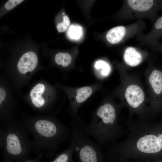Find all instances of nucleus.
<instances>
[{
    "instance_id": "f257e3e1",
    "label": "nucleus",
    "mask_w": 162,
    "mask_h": 162,
    "mask_svg": "<svg viewBox=\"0 0 162 162\" xmlns=\"http://www.w3.org/2000/svg\"><path fill=\"white\" fill-rule=\"evenodd\" d=\"M22 124L34 137V154L42 153L47 158L53 157L71 134L68 127L52 118H28Z\"/></svg>"
},
{
    "instance_id": "f03ea898",
    "label": "nucleus",
    "mask_w": 162,
    "mask_h": 162,
    "mask_svg": "<svg viewBox=\"0 0 162 162\" xmlns=\"http://www.w3.org/2000/svg\"><path fill=\"white\" fill-rule=\"evenodd\" d=\"M22 124L12 120L5 123L0 129V146L4 162H23L30 159L34 149L33 141Z\"/></svg>"
},
{
    "instance_id": "7ed1b4c3",
    "label": "nucleus",
    "mask_w": 162,
    "mask_h": 162,
    "mask_svg": "<svg viewBox=\"0 0 162 162\" xmlns=\"http://www.w3.org/2000/svg\"><path fill=\"white\" fill-rule=\"evenodd\" d=\"M83 128L88 136L97 140L100 147L115 141L119 136L121 130L116 120L115 108L109 103L100 106L91 123L87 125L84 124Z\"/></svg>"
},
{
    "instance_id": "20e7f679",
    "label": "nucleus",
    "mask_w": 162,
    "mask_h": 162,
    "mask_svg": "<svg viewBox=\"0 0 162 162\" xmlns=\"http://www.w3.org/2000/svg\"><path fill=\"white\" fill-rule=\"evenodd\" d=\"M83 124L79 119L73 120L71 124V139L78 162H103L104 156L100 147L88 138Z\"/></svg>"
},
{
    "instance_id": "39448f33",
    "label": "nucleus",
    "mask_w": 162,
    "mask_h": 162,
    "mask_svg": "<svg viewBox=\"0 0 162 162\" xmlns=\"http://www.w3.org/2000/svg\"><path fill=\"white\" fill-rule=\"evenodd\" d=\"M125 95L127 103L133 108L139 106L145 99L143 90L140 86L136 85L128 86L126 89Z\"/></svg>"
},
{
    "instance_id": "423d86ee",
    "label": "nucleus",
    "mask_w": 162,
    "mask_h": 162,
    "mask_svg": "<svg viewBox=\"0 0 162 162\" xmlns=\"http://www.w3.org/2000/svg\"><path fill=\"white\" fill-rule=\"evenodd\" d=\"M38 58L34 52L29 51L23 54L19 60L17 68L19 72L25 74L33 71L37 65Z\"/></svg>"
},
{
    "instance_id": "0eeeda50",
    "label": "nucleus",
    "mask_w": 162,
    "mask_h": 162,
    "mask_svg": "<svg viewBox=\"0 0 162 162\" xmlns=\"http://www.w3.org/2000/svg\"><path fill=\"white\" fill-rule=\"evenodd\" d=\"M45 89L44 85L39 83L34 86L30 92V96L32 104L37 109H43L46 106L45 100L42 96Z\"/></svg>"
},
{
    "instance_id": "6e6552de",
    "label": "nucleus",
    "mask_w": 162,
    "mask_h": 162,
    "mask_svg": "<svg viewBox=\"0 0 162 162\" xmlns=\"http://www.w3.org/2000/svg\"><path fill=\"white\" fill-rule=\"evenodd\" d=\"M124 59L125 62L131 66H135L141 62L142 56L141 54L135 49L129 47L125 50Z\"/></svg>"
},
{
    "instance_id": "1a4fd4ad",
    "label": "nucleus",
    "mask_w": 162,
    "mask_h": 162,
    "mask_svg": "<svg viewBox=\"0 0 162 162\" xmlns=\"http://www.w3.org/2000/svg\"><path fill=\"white\" fill-rule=\"evenodd\" d=\"M126 32L125 28L123 26L114 27L110 29L106 34V40L111 44L117 43L123 39Z\"/></svg>"
},
{
    "instance_id": "9d476101",
    "label": "nucleus",
    "mask_w": 162,
    "mask_h": 162,
    "mask_svg": "<svg viewBox=\"0 0 162 162\" xmlns=\"http://www.w3.org/2000/svg\"><path fill=\"white\" fill-rule=\"evenodd\" d=\"M149 80L154 92L157 94H160L162 92V72L157 70H153Z\"/></svg>"
},
{
    "instance_id": "9b49d317",
    "label": "nucleus",
    "mask_w": 162,
    "mask_h": 162,
    "mask_svg": "<svg viewBox=\"0 0 162 162\" xmlns=\"http://www.w3.org/2000/svg\"><path fill=\"white\" fill-rule=\"evenodd\" d=\"M128 3L134 10L139 11H144L150 9L154 4V1L152 0H128Z\"/></svg>"
},
{
    "instance_id": "f8f14e48",
    "label": "nucleus",
    "mask_w": 162,
    "mask_h": 162,
    "mask_svg": "<svg viewBox=\"0 0 162 162\" xmlns=\"http://www.w3.org/2000/svg\"><path fill=\"white\" fill-rule=\"evenodd\" d=\"M75 145L71 142L70 146L66 149L57 154L55 158L50 162H75L73 160Z\"/></svg>"
},
{
    "instance_id": "ddd939ff",
    "label": "nucleus",
    "mask_w": 162,
    "mask_h": 162,
    "mask_svg": "<svg viewBox=\"0 0 162 162\" xmlns=\"http://www.w3.org/2000/svg\"><path fill=\"white\" fill-rule=\"evenodd\" d=\"M92 90L89 86H84L78 89L76 92V99L77 102L80 104L86 101L91 95Z\"/></svg>"
},
{
    "instance_id": "4468645a",
    "label": "nucleus",
    "mask_w": 162,
    "mask_h": 162,
    "mask_svg": "<svg viewBox=\"0 0 162 162\" xmlns=\"http://www.w3.org/2000/svg\"><path fill=\"white\" fill-rule=\"evenodd\" d=\"M55 60L57 64L66 67L68 66L71 63L72 57L68 53L60 52L55 55Z\"/></svg>"
},
{
    "instance_id": "2eb2a0df",
    "label": "nucleus",
    "mask_w": 162,
    "mask_h": 162,
    "mask_svg": "<svg viewBox=\"0 0 162 162\" xmlns=\"http://www.w3.org/2000/svg\"><path fill=\"white\" fill-rule=\"evenodd\" d=\"M67 34L68 38L70 39H78L82 34L81 27L78 26L72 25L68 29Z\"/></svg>"
},
{
    "instance_id": "dca6fc26",
    "label": "nucleus",
    "mask_w": 162,
    "mask_h": 162,
    "mask_svg": "<svg viewBox=\"0 0 162 162\" xmlns=\"http://www.w3.org/2000/svg\"><path fill=\"white\" fill-rule=\"evenodd\" d=\"M95 67L97 69H100L101 74L104 76H107L110 73V67L109 64L103 61L97 62L95 64Z\"/></svg>"
},
{
    "instance_id": "f3484780",
    "label": "nucleus",
    "mask_w": 162,
    "mask_h": 162,
    "mask_svg": "<svg viewBox=\"0 0 162 162\" xmlns=\"http://www.w3.org/2000/svg\"><path fill=\"white\" fill-rule=\"evenodd\" d=\"M70 23L68 17L66 15L64 16L62 22L58 23L57 25L56 28L58 32H62L65 31L69 26Z\"/></svg>"
},
{
    "instance_id": "a211bd4d",
    "label": "nucleus",
    "mask_w": 162,
    "mask_h": 162,
    "mask_svg": "<svg viewBox=\"0 0 162 162\" xmlns=\"http://www.w3.org/2000/svg\"><path fill=\"white\" fill-rule=\"evenodd\" d=\"M23 1V0H9L5 3V8L8 10L11 9Z\"/></svg>"
},
{
    "instance_id": "6ab92c4d",
    "label": "nucleus",
    "mask_w": 162,
    "mask_h": 162,
    "mask_svg": "<svg viewBox=\"0 0 162 162\" xmlns=\"http://www.w3.org/2000/svg\"><path fill=\"white\" fill-rule=\"evenodd\" d=\"M6 96V92L5 90L2 87L0 88V105L4 102Z\"/></svg>"
},
{
    "instance_id": "aec40b11",
    "label": "nucleus",
    "mask_w": 162,
    "mask_h": 162,
    "mask_svg": "<svg viewBox=\"0 0 162 162\" xmlns=\"http://www.w3.org/2000/svg\"><path fill=\"white\" fill-rule=\"evenodd\" d=\"M43 154L42 153L38 154L37 157L34 159H31L23 162H41V159L43 157Z\"/></svg>"
},
{
    "instance_id": "412c9836",
    "label": "nucleus",
    "mask_w": 162,
    "mask_h": 162,
    "mask_svg": "<svg viewBox=\"0 0 162 162\" xmlns=\"http://www.w3.org/2000/svg\"><path fill=\"white\" fill-rule=\"evenodd\" d=\"M161 140H162V129L161 132Z\"/></svg>"
},
{
    "instance_id": "4be33fe9",
    "label": "nucleus",
    "mask_w": 162,
    "mask_h": 162,
    "mask_svg": "<svg viewBox=\"0 0 162 162\" xmlns=\"http://www.w3.org/2000/svg\"><path fill=\"white\" fill-rule=\"evenodd\" d=\"M162 162V161H161V162Z\"/></svg>"
}]
</instances>
